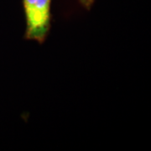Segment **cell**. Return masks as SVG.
I'll list each match as a JSON object with an SVG mask.
<instances>
[{
  "mask_svg": "<svg viewBox=\"0 0 151 151\" xmlns=\"http://www.w3.org/2000/svg\"><path fill=\"white\" fill-rule=\"evenodd\" d=\"M52 0H23L26 21L24 39L45 42L51 26Z\"/></svg>",
  "mask_w": 151,
  "mask_h": 151,
  "instance_id": "6da1fadb",
  "label": "cell"
},
{
  "mask_svg": "<svg viewBox=\"0 0 151 151\" xmlns=\"http://www.w3.org/2000/svg\"><path fill=\"white\" fill-rule=\"evenodd\" d=\"M79 2V4H81L85 9L86 10H90L92 9V7L94 4L96 0H77Z\"/></svg>",
  "mask_w": 151,
  "mask_h": 151,
  "instance_id": "7a4b0ae2",
  "label": "cell"
}]
</instances>
